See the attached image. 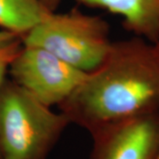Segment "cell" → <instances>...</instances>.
Here are the masks:
<instances>
[{
	"label": "cell",
	"instance_id": "1",
	"mask_svg": "<svg viewBox=\"0 0 159 159\" xmlns=\"http://www.w3.org/2000/svg\"><path fill=\"white\" fill-rule=\"evenodd\" d=\"M91 135L127 119L159 113V51L134 38L112 43L108 55L58 105Z\"/></svg>",
	"mask_w": 159,
	"mask_h": 159
},
{
	"label": "cell",
	"instance_id": "2",
	"mask_svg": "<svg viewBox=\"0 0 159 159\" xmlns=\"http://www.w3.org/2000/svg\"><path fill=\"white\" fill-rule=\"evenodd\" d=\"M68 118L51 111L13 80L0 91L2 159H48L67 125Z\"/></svg>",
	"mask_w": 159,
	"mask_h": 159
},
{
	"label": "cell",
	"instance_id": "3",
	"mask_svg": "<svg viewBox=\"0 0 159 159\" xmlns=\"http://www.w3.org/2000/svg\"><path fill=\"white\" fill-rule=\"evenodd\" d=\"M21 39L24 45L43 48L86 73L102 64L112 44L108 22L78 8L48 13Z\"/></svg>",
	"mask_w": 159,
	"mask_h": 159
},
{
	"label": "cell",
	"instance_id": "4",
	"mask_svg": "<svg viewBox=\"0 0 159 159\" xmlns=\"http://www.w3.org/2000/svg\"><path fill=\"white\" fill-rule=\"evenodd\" d=\"M9 72L14 82L50 107L67 99L88 74L43 48L24 44Z\"/></svg>",
	"mask_w": 159,
	"mask_h": 159
},
{
	"label": "cell",
	"instance_id": "5",
	"mask_svg": "<svg viewBox=\"0 0 159 159\" xmlns=\"http://www.w3.org/2000/svg\"><path fill=\"white\" fill-rule=\"evenodd\" d=\"M89 159H156L159 113L127 119L93 134Z\"/></svg>",
	"mask_w": 159,
	"mask_h": 159
},
{
	"label": "cell",
	"instance_id": "6",
	"mask_svg": "<svg viewBox=\"0 0 159 159\" xmlns=\"http://www.w3.org/2000/svg\"><path fill=\"white\" fill-rule=\"evenodd\" d=\"M80 6L100 8L123 19L127 31L150 43L159 39V0H75Z\"/></svg>",
	"mask_w": 159,
	"mask_h": 159
},
{
	"label": "cell",
	"instance_id": "7",
	"mask_svg": "<svg viewBox=\"0 0 159 159\" xmlns=\"http://www.w3.org/2000/svg\"><path fill=\"white\" fill-rule=\"evenodd\" d=\"M50 12L39 0H0V29L22 38Z\"/></svg>",
	"mask_w": 159,
	"mask_h": 159
},
{
	"label": "cell",
	"instance_id": "8",
	"mask_svg": "<svg viewBox=\"0 0 159 159\" xmlns=\"http://www.w3.org/2000/svg\"><path fill=\"white\" fill-rule=\"evenodd\" d=\"M21 43L22 41H20L8 47L0 49V91L6 81V74L9 71L11 62L21 48ZM0 159H2L1 155Z\"/></svg>",
	"mask_w": 159,
	"mask_h": 159
},
{
	"label": "cell",
	"instance_id": "9",
	"mask_svg": "<svg viewBox=\"0 0 159 159\" xmlns=\"http://www.w3.org/2000/svg\"><path fill=\"white\" fill-rule=\"evenodd\" d=\"M20 41H22V39L19 34L6 30H0V49L8 47Z\"/></svg>",
	"mask_w": 159,
	"mask_h": 159
},
{
	"label": "cell",
	"instance_id": "10",
	"mask_svg": "<svg viewBox=\"0 0 159 159\" xmlns=\"http://www.w3.org/2000/svg\"><path fill=\"white\" fill-rule=\"evenodd\" d=\"M39 1L40 3L50 11H56L58 6L62 2V0H39Z\"/></svg>",
	"mask_w": 159,
	"mask_h": 159
},
{
	"label": "cell",
	"instance_id": "11",
	"mask_svg": "<svg viewBox=\"0 0 159 159\" xmlns=\"http://www.w3.org/2000/svg\"><path fill=\"white\" fill-rule=\"evenodd\" d=\"M155 44H156V46H157V50H158L159 51V39L157 40V43H155Z\"/></svg>",
	"mask_w": 159,
	"mask_h": 159
},
{
	"label": "cell",
	"instance_id": "12",
	"mask_svg": "<svg viewBox=\"0 0 159 159\" xmlns=\"http://www.w3.org/2000/svg\"><path fill=\"white\" fill-rule=\"evenodd\" d=\"M156 159H159V151H158V154H157V158Z\"/></svg>",
	"mask_w": 159,
	"mask_h": 159
}]
</instances>
